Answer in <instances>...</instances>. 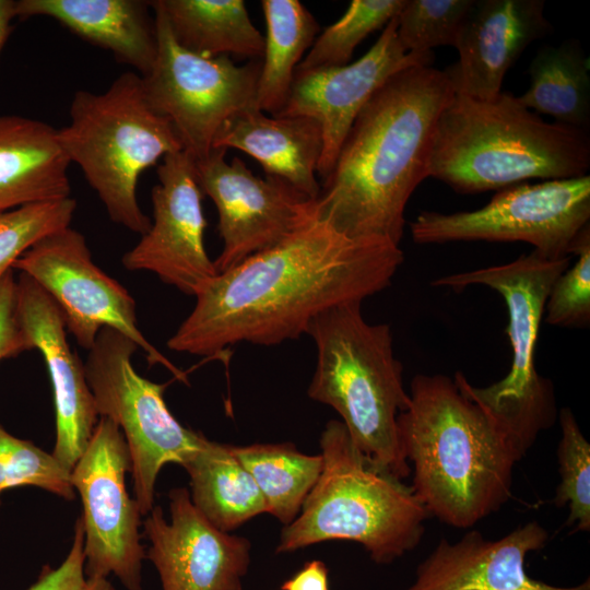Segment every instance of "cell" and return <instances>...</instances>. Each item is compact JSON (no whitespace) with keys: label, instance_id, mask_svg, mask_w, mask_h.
<instances>
[{"label":"cell","instance_id":"6da1fadb","mask_svg":"<svg viewBox=\"0 0 590 590\" xmlns=\"http://www.w3.org/2000/svg\"><path fill=\"white\" fill-rule=\"evenodd\" d=\"M403 260L391 241L350 238L314 216L276 246L219 273L167 346L216 358L238 343L298 339L324 310L388 287Z\"/></svg>","mask_w":590,"mask_h":590},{"label":"cell","instance_id":"7a4b0ae2","mask_svg":"<svg viewBox=\"0 0 590 590\" xmlns=\"http://www.w3.org/2000/svg\"><path fill=\"white\" fill-rule=\"evenodd\" d=\"M455 91L444 70L390 76L354 120L314 203L315 216L350 238L400 246L406 203L428 177L436 125Z\"/></svg>","mask_w":590,"mask_h":590},{"label":"cell","instance_id":"3957f363","mask_svg":"<svg viewBox=\"0 0 590 590\" xmlns=\"http://www.w3.org/2000/svg\"><path fill=\"white\" fill-rule=\"evenodd\" d=\"M399 440L413 464L412 488L430 516L470 528L511 496L519 461L493 421L442 374H418Z\"/></svg>","mask_w":590,"mask_h":590},{"label":"cell","instance_id":"277c9868","mask_svg":"<svg viewBox=\"0 0 590 590\" xmlns=\"http://www.w3.org/2000/svg\"><path fill=\"white\" fill-rule=\"evenodd\" d=\"M589 167L588 130L547 122L508 92L489 101L455 94L436 125L428 177L477 193L580 177Z\"/></svg>","mask_w":590,"mask_h":590},{"label":"cell","instance_id":"5b68a950","mask_svg":"<svg viewBox=\"0 0 590 590\" xmlns=\"http://www.w3.org/2000/svg\"><path fill=\"white\" fill-rule=\"evenodd\" d=\"M320 449L321 474L296 519L283 528L276 552L345 540L389 564L414 550L430 515L412 486L366 457L341 421L327 423Z\"/></svg>","mask_w":590,"mask_h":590},{"label":"cell","instance_id":"8992f818","mask_svg":"<svg viewBox=\"0 0 590 590\" xmlns=\"http://www.w3.org/2000/svg\"><path fill=\"white\" fill-rule=\"evenodd\" d=\"M361 306L337 305L310 322L306 334L316 344L317 365L308 396L335 410L355 446L403 480L411 473L398 433V416L410 404L403 367L390 327L368 323Z\"/></svg>","mask_w":590,"mask_h":590},{"label":"cell","instance_id":"52a82bcc","mask_svg":"<svg viewBox=\"0 0 590 590\" xmlns=\"http://www.w3.org/2000/svg\"><path fill=\"white\" fill-rule=\"evenodd\" d=\"M57 138L110 220L145 234L151 219L138 202L140 175L182 145L172 123L149 105L141 75L123 72L102 93L76 91L70 122L57 129Z\"/></svg>","mask_w":590,"mask_h":590},{"label":"cell","instance_id":"ba28073f","mask_svg":"<svg viewBox=\"0 0 590 590\" xmlns=\"http://www.w3.org/2000/svg\"><path fill=\"white\" fill-rule=\"evenodd\" d=\"M570 266V257L548 259L532 250L516 260L441 276L433 286L461 291L485 285L504 298L512 359L509 373L487 387H474L458 371L459 390L480 405L520 461L539 434L553 426L557 409L553 384L535 368V347L545 303L556 279Z\"/></svg>","mask_w":590,"mask_h":590},{"label":"cell","instance_id":"9c48e42d","mask_svg":"<svg viewBox=\"0 0 590 590\" xmlns=\"http://www.w3.org/2000/svg\"><path fill=\"white\" fill-rule=\"evenodd\" d=\"M139 350L120 332L103 328L84 363L99 416L121 429L132 461L134 499L142 516L154 507L155 482L166 463L182 465L200 448L203 434L181 425L164 400L168 384L140 376L132 365Z\"/></svg>","mask_w":590,"mask_h":590},{"label":"cell","instance_id":"30bf717a","mask_svg":"<svg viewBox=\"0 0 590 590\" xmlns=\"http://www.w3.org/2000/svg\"><path fill=\"white\" fill-rule=\"evenodd\" d=\"M151 7L157 54L151 70L141 75L143 92L152 109L172 123L182 151L199 162L210 155L229 117L257 107L260 62L239 66L228 56L204 57L182 48L155 1Z\"/></svg>","mask_w":590,"mask_h":590},{"label":"cell","instance_id":"8fae6325","mask_svg":"<svg viewBox=\"0 0 590 590\" xmlns=\"http://www.w3.org/2000/svg\"><path fill=\"white\" fill-rule=\"evenodd\" d=\"M590 220V176L519 184L475 211H422L410 224L417 244L523 241L548 259L570 257Z\"/></svg>","mask_w":590,"mask_h":590},{"label":"cell","instance_id":"7c38bea8","mask_svg":"<svg viewBox=\"0 0 590 590\" xmlns=\"http://www.w3.org/2000/svg\"><path fill=\"white\" fill-rule=\"evenodd\" d=\"M12 269L28 275L51 297L80 346L88 351L103 328L114 329L133 341L150 365H162L188 384L187 374L140 331L134 298L94 263L85 237L76 229L69 226L44 237Z\"/></svg>","mask_w":590,"mask_h":590},{"label":"cell","instance_id":"4fadbf2b","mask_svg":"<svg viewBox=\"0 0 590 590\" xmlns=\"http://www.w3.org/2000/svg\"><path fill=\"white\" fill-rule=\"evenodd\" d=\"M129 447L120 427L99 416L85 451L71 471L80 494L86 578L115 575L127 590L142 589L145 557L139 527L141 512L125 484L131 472Z\"/></svg>","mask_w":590,"mask_h":590},{"label":"cell","instance_id":"5bb4252c","mask_svg":"<svg viewBox=\"0 0 590 590\" xmlns=\"http://www.w3.org/2000/svg\"><path fill=\"white\" fill-rule=\"evenodd\" d=\"M226 152L214 149L194 162L198 185L219 214L217 274L276 246L315 216V200L280 178L256 176L239 157L227 162Z\"/></svg>","mask_w":590,"mask_h":590},{"label":"cell","instance_id":"9a60e30c","mask_svg":"<svg viewBox=\"0 0 590 590\" xmlns=\"http://www.w3.org/2000/svg\"><path fill=\"white\" fill-rule=\"evenodd\" d=\"M152 188L150 229L121 259L129 271H149L186 295L197 296L216 275L204 247L206 220L194 161L184 151L166 155Z\"/></svg>","mask_w":590,"mask_h":590},{"label":"cell","instance_id":"2e32d148","mask_svg":"<svg viewBox=\"0 0 590 590\" xmlns=\"http://www.w3.org/2000/svg\"><path fill=\"white\" fill-rule=\"evenodd\" d=\"M393 16L371 48L345 66L296 70L283 109L276 116H304L321 130L322 152L317 174L324 179L362 108L394 73L410 67L433 66V51L408 52L397 35Z\"/></svg>","mask_w":590,"mask_h":590},{"label":"cell","instance_id":"e0dca14e","mask_svg":"<svg viewBox=\"0 0 590 590\" xmlns=\"http://www.w3.org/2000/svg\"><path fill=\"white\" fill-rule=\"evenodd\" d=\"M170 521L154 506L146 515L148 557L163 590H243L250 542L221 531L193 506L185 487L169 494Z\"/></svg>","mask_w":590,"mask_h":590},{"label":"cell","instance_id":"ac0fdd59","mask_svg":"<svg viewBox=\"0 0 590 590\" xmlns=\"http://www.w3.org/2000/svg\"><path fill=\"white\" fill-rule=\"evenodd\" d=\"M17 284L21 326L45 363L54 390L56 442L54 457L70 472L85 451L98 422L84 363L67 339L61 312L51 297L28 275Z\"/></svg>","mask_w":590,"mask_h":590},{"label":"cell","instance_id":"d6986e66","mask_svg":"<svg viewBox=\"0 0 590 590\" xmlns=\"http://www.w3.org/2000/svg\"><path fill=\"white\" fill-rule=\"evenodd\" d=\"M543 0H473L455 48L459 59L444 71L455 94L489 101L526 48L553 32Z\"/></svg>","mask_w":590,"mask_h":590},{"label":"cell","instance_id":"ffe728a7","mask_svg":"<svg viewBox=\"0 0 590 590\" xmlns=\"http://www.w3.org/2000/svg\"><path fill=\"white\" fill-rule=\"evenodd\" d=\"M547 539L536 521L495 541L476 530L455 544L444 539L418 565L406 590H590L589 578L578 586L557 587L527 574V555L543 548Z\"/></svg>","mask_w":590,"mask_h":590},{"label":"cell","instance_id":"44dd1931","mask_svg":"<svg viewBox=\"0 0 590 590\" xmlns=\"http://www.w3.org/2000/svg\"><path fill=\"white\" fill-rule=\"evenodd\" d=\"M214 149H236L253 157L266 175L280 178L316 200L322 152L318 122L304 116H271L257 107L229 117L217 131Z\"/></svg>","mask_w":590,"mask_h":590},{"label":"cell","instance_id":"7402d4cb","mask_svg":"<svg viewBox=\"0 0 590 590\" xmlns=\"http://www.w3.org/2000/svg\"><path fill=\"white\" fill-rule=\"evenodd\" d=\"M151 1L17 0V17L48 16L145 75L157 54Z\"/></svg>","mask_w":590,"mask_h":590},{"label":"cell","instance_id":"603a6c76","mask_svg":"<svg viewBox=\"0 0 590 590\" xmlns=\"http://www.w3.org/2000/svg\"><path fill=\"white\" fill-rule=\"evenodd\" d=\"M69 165L57 129L32 118L0 116V212L70 197Z\"/></svg>","mask_w":590,"mask_h":590},{"label":"cell","instance_id":"cb8c5ba5","mask_svg":"<svg viewBox=\"0 0 590 590\" xmlns=\"http://www.w3.org/2000/svg\"><path fill=\"white\" fill-rule=\"evenodd\" d=\"M181 467L190 476L193 506L219 530L229 533L267 512L259 487L229 445L205 438Z\"/></svg>","mask_w":590,"mask_h":590},{"label":"cell","instance_id":"d4e9b609","mask_svg":"<svg viewBox=\"0 0 590 590\" xmlns=\"http://www.w3.org/2000/svg\"><path fill=\"white\" fill-rule=\"evenodd\" d=\"M182 48L204 57L235 56L257 60L264 36L243 0H156Z\"/></svg>","mask_w":590,"mask_h":590},{"label":"cell","instance_id":"484cf974","mask_svg":"<svg viewBox=\"0 0 590 590\" xmlns=\"http://www.w3.org/2000/svg\"><path fill=\"white\" fill-rule=\"evenodd\" d=\"M266 21L256 105L276 116L284 107L296 69L319 32L314 15L298 0H262Z\"/></svg>","mask_w":590,"mask_h":590},{"label":"cell","instance_id":"4316f807","mask_svg":"<svg viewBox=\"0 0 590 590\" xmlns=\"http://www.w3.org/2000/svg\"><path fill=\"white\" fill-rule=\"evenodd\" d=\"M530 86L518 97L528 109L555 122L588 130L590 125L589 62L577 39L540 47L529 67Z\"/></svg>","mask_w":590,"mask_h":590},{"label":"cell","instance_id":"83f0119b","mask_svg":"<svg viewBox=\"0 0 590 590\" xmlns=\"http://www.w3.org/2000/svg\"><path fill=\"white\" fill-rule=\"evenodd\" d=\"M229 449L253 477L267 512L284 526L293 522L321 474V455H305L290 442L229 445Z\"/></svg>","mask_w":590,"mask_h":590},{"label":"cell","instance_id":"f1b7e54d","mask_svg":"<svg viewBox=\"0 0 590 590\" xmlns=\"http://www.w3.org/2000/svg\"><path fill=\"white\" fill-rule=\"evenodd\" d=\"M404 0H353L335 23L316 37L298 71L345 66L356 46L370 33L384 28L396 16Z\"/></svg>","mask_w":590,"mask_h":590},{"label":"cell","instance_id":"f546056e","mask_svg":"<svg viewBox=\"0 0 590 590\" xmlns=\"http://www.w3.org/2000/svg\"><path fill=\"white\" fill-rule=\"evenodd\" d=\"M562 438L557 447L560 483L556 488V507H569L567 526L590 531V444L583 436L571 410L559 411Z\"/></svg>","mask_w":590,"mask_h":590},{"label":"cell","instance_id":"4dcf8cb0","mask_svg":"<svg viewBox=\"0 0 590 590\" xmlns=\"http://www.w3.org/2000/svg\"><path fill=\"white\" fill-rule=\"evenodd\" d=\"M75 209V199L68 197L0 212V280L33 245L69 227Z\"/></svg>","mask_w":590,"mask_h":590},{"label":"cell","instance_id":"1f68e13d","mask_svg":"<svg viewBox=\"0 0 590 590\" xmlns=\"http://www.w3.org/2000/svg\"><path fill=\"white\" fill-rule=\"evenodd\" d=\"M22 485L37 486L64 499L75 495L71 472L52 453L16 438L0 424V496Z\"/></svg>","mask_w":590,"mask_h":590},{"label":"cell","instance_id":"d6a6232c","mask_svg":"<svg viewBox=\"0 0 590 590\" xmlns=\"http://www.w3.org/2000/svg\"><path fill=\"white\" fill-rule=\"evenodd\" d=\"M473 0H404L397 14V35L408 52L432 51L456 45Z\"/></svg>","mask_w":590,"mask_h":590},{"label":"cell","instance_id":"836d02e7","mask_svg":"<svg viewBox=\"0 0 590 590\" xmlns=\"http://www.w3.org/2000/svg\"><path fill=\"white\" fill-rule=\"evenodd\" d=\"M577 261L554 282L545 303V321L552 326L587 328L590 323V225L573 245Z\"/></svg>","mask_w":590,"mask_h":590},{"label":"cell","instance_id":"e575fe53","mask_svg":"<svg viewBox=\"0 0 590 590\" xmlns=\"http://www.w3.org/2000/svg\"><path fill=\"white\" fill-rule=\"evenodd\" d=\"M17 315V284L10 269L0 280V361L33 350Z\"/></svg>","mask_w":590,"mask_h":590},{"label":"cell","instance_id":"d590c367","mask_svg":"<svg viewBox=\"0 0 590 590\" xmlns=\"http://www.w3.org/2000/svg\"><path fill=\"white\" fill-rule=\"evenodd\" d=\"M84 566V530L81 519H78L73 543L66 559L57 568L45 566L27 590H82L86 582Z\"/></svg>","mask_w":590,"mask_h":590},{"label":"cell","instance_id":"8d00e7d4","mask_svg":"<svg viewBox=\"0 0 590 590\" xmlns=\"http://www.w3.org/2000/svg\"><path fill=\"white\" fill-rule=\"evenodd\" d=\"M282 590H329L328 568L323 562L315 559L306 563L292 578L286 580Z\"/></svg>","mask_w":590,"mask_h":590},{"label":"cell","instance_id":"74e56055","mask_svg":"<svg viewBox=\"0 0 590 590\" xmlns=\"http://www.w3.org/2000/svg\"><path fill=\"white\" fill-rule=\"evenodd\" d=\"M14 17H16L15 1L0 0V52L9 37Z\"/></svg>","mask_w":590,"mask_h":590},{"label":"cell","instance_id":"f35d334b","mask_svg":"<svg viewBox=\"0 0 590 590\" xmlns=\"http://www.w3.org/2000/svg\"><path fill=\"white\" fill-rule=\"evenodd\" d=\"M82 590H117L113 583L103 577L86 578Z\"/></svg>","mask_w":590,"mask_h":590}]
</instances>
